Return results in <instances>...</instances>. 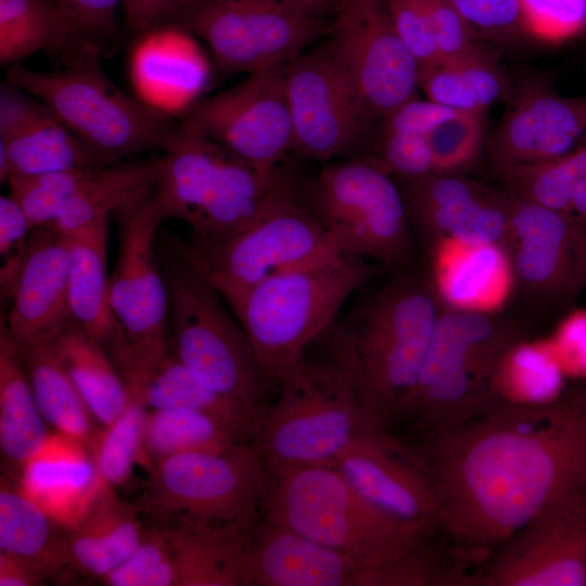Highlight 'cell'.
I'll list each match as a JSON object with an SVG mask.
<instances>
[{
  "label": "cell",
  "mask_w": 586,
  "mask_h": 586,
  "mask_svg": "<svg viewBox=\"0 0 586 586\" xmlns=\"http://www.w3.org/2000/svg\"><path fill=\"white\" fill-rule=\"evenodd\" d=\"M395 29L413 59L424 69L441 60L423 0H386Z\"/></svg>",
  "instance_id": "681fc988"
},
{
  "label": "cell",
  "mask_w": 586,
  "mask_h": 586,
  "mask_svg": "<svg viewBox=\"0 0 586 586\" xmlns=\"http://www.w3.org/2000/svg\"><path fill=\"white\" fill-rule=\"evenodd\" d=\"M21 491L64 527L72 526L104 483L89 447L52 430L25 462L16 481Z\"/></svg>",
  "instance_id": "cb8c5ba5"
},
{
  "label": "cell",
  "mask_w": 586,
  "mask_h": 586,
  "mask_svg": "<svg viewBox=\"0 0 586 586\" xmlns=\"http://www.w3.org/2000/svg\"><path fill=\"white\" fill-rule=\"evenodd\" d=\"M352 557L258 519L240 563V586H356Z\"/></svg>",
  "instance_id": "603a6c76"
},
{
  "label": "cell",
  "mask_w": 586,
  "mask_h": 586,
  "mask_svg": "<svg viewBox=\"0 0 586 586\" xmlns=\"http://www.w3.org/2000/svg\"><path fill=\"white\" fill-rule=\"evenodd\" d=\"M426 98L460 113H483L502 99L508 82L497 56L482 41L467 53L421 71Z\"/></svg>",
  "instance_id": "836d02e7"
},
{
  "label": "cell",
  "mask_w": 586,
  "mask_h": 586,
  "mask_svg": "<svg viewBox=\"0 0 586 586\" xmlns=\"http://www.w3.org/2000/svg\"><path fill=\"white\" fill-rule=\"evenodd\" d=\"M285 64L247 74L195 103L182 118L243 161L262 169L278 167L293 143Z\"/></svg>",
  "instance_id": "2e32d148"
},
{
  "label": "cell",
  "mask_w": 586,
  "mask_h": 586,
  "mask_svg": "<svg viewBox=\"0 0 586 586\" xmlns=\"http://www.w3.org/2000/svg\"><path fill=\"white\" fill-rule=\"evenodd\" d=\"M52 430L42 418L11 339L0 336V451L4 475L17 481L25 462Z\"/></svg>",
  "instance_id": "1f68e13d"
},
{
  "label": "cell",
  "mask_w": 586,
  "mask_h": 586,
  "mask_svg": "<svg viewBox=\"0 0 586 586\" xmlns=\"http://www.w3.org/2000/svg\"><path fill=\"white\" fill-rule=\"evenodd\" d=\"M101 50L94 44L81 46L64 67L53 72L15 64L9 67L5 81L44 103L100 167L139 153L163 151L180 122L111 81L100 64Z\"/></svg>",
  "instance_id": "5b68a950"
},
{
  "label": "cell",
  "mask_w": 586,
  "mask_h": 586,
  "mask_svg": "<svg viewBox=\"0 0 586 586\" xmlns=\"http://www.w3.org/2000/svg\"><path fill=\"white\" fill-rule=\"evenodd\" d=\"M226 151L181 118L158 156L154 183L166 219H180L191 226L213 191Z\"/></svg>",
  "instance_id": "83f0119b"
},
{
  "label": "cell",
  "mask_w": 586,
  "mask_h": 586,
  "mask_svg": "<svg viewBox=\"0 0 586 586\" xmlns=\"http://www.w3.org/2000/svg\"><path fill=\"white\" fill-rule=\"evenodd\" d=\"M170 24L203 39L225 74L286 63L331 26L271 0H193Z\"/></svg>",
  "instance_id": "4fadbf2b"
},
{
  "label": "cell",
  "mask_w": 586,
  "mask_h": 586,
  "mask_svg": "<svg viewBox=\"0 0 586 586\" xmlns=\"http://www.w3.org/2000/svg\"><path fill=\"white\" fill-rule=\"evenodd\" d=\"M525 37L551 46L586 33V0H519Z\"/></svg>",
  "instance_id": "f6af8a7d"
},
{
  "label": "cell",
  "mask_w": 586,
  "mask_h": 586,
  "mask_svg": "<svg viewBox=\"0 0 586 586\" xmlns=\"http://www.w3.org/2000/svg\"><path fill=\"white\" fill-rule=\"evenodd\" d=\"M482 41L510 43L525 37L519 0H446Z\"/></svg>",
  "instance_id": "7dc6e473"
},
{
  "label": "cell",
  "mask_w": 586,
  "mask_h": 586,
  "mask_svg": "<svg viewBox=\"0 0 586 586\" xmlns=\"http://www.w3.org/2000/svg\"><path fill=\"white\" fill-rule=\"evenodd\" d=\"M438 528L475 571L548 509L586 491V380L540 404L497 403L411 446Z\"/></svg>",
  "instance_id": "6da1fadb"
},
{
  "label": "cell",
  "mask_w": 586,
  "mask_h": 586,
  "mask_svg": "<svg viewBox=\"0 0 586 586\" xmlns=\"http://www.w3.org/2000/svg\"><path fill=\"white\" fill-rule=\"evenodd\" d=\"M477 586H586V491L543 512L476 570Z\"/></svg>",
  "instance_id": "ac0fdd59"
},
{
  "label": "cell",
  "mask_w": 586,
  "mask_h": 586,
  "mask_svg": "<svg viewBox=\"0 0 586 586\" xmlns=\"http://www.w3.org/2000/svg\"><path fill=\"white\" fill-rule=\"evenodd\" d=\"M388 175L411 178L435 171L426 136L382 131L373 161Z\"/></svg>",
  "instance_id": "c3c4849f"
},
{
  "label": "cell",
  "mask_w": 586,
  "mask_h": 586,
  "mask_svg": "<svg viewBox=\"0 0 586 586\" xmlns=\"http://www.w3.org/2000/svg\"><path fill=\"white\" fill-rule=\"evenodd\" d=\"M193 0H122L125 22L131 33L142 35L170 24L173 18Z\"/></svg>",
  "instance_id": "9f6ffc18"
},
{
  "label": "cell",
  "mask_w": 586,
  "mask_h": 586,
  "mask_svg": "<svg viewBox=\"0 0 586 586\" xmlns=\"http://www.w3.org/2000/svg\"><path fill=\"white\" fill-rule=\"evenodd\" d=\"M68 17L77 47L102 43L114 31L122 0H55ZM73 42V43H74Z\"/></svg>",
  "instance_id": "f907efd6"
},
{
  "label": "cell",
  "mask_w": 586,
  "mask_h": 586,
  "mask_svg": "<svg viewBox=\"0 0 586 586\" xmlns=\"http://www.w3.org/2000/svg\"><path fill=\"white\" fill-rule=\"evenodd\" d=\"M549 341L565 377L586 380V308L570 313Z\"/></svg>",
  "instance_id": "db71d44e"
},
{
  "label": "cell",
  "mask_w": 586,
  "mask_h": 586,
  "mask_svg": "<svg viewBox=\"0 0 586 586\" xmlns=\"http://www.w3.org/2000/svg\"><path fill=\"white\" fill-rule=\"evenodd\" d=\"M586 136V97L563 98L544 84L520 88L486 141L501 179L572 151Z\"/></svg>",
  "instance_id": "ffe728a7"
},
{
  "label": "cell",
  "mask_w": 586,
  "mask_h": 586,
  "mask_svg": "<svg viewBox=\"0 0 586 586\" xmlns=\"http://www.w3.org/2000/svg\"><path fill=\"white\" fill-rule=\"evenodd\" d=\"M316 17L334 15L341 0H271Z\"/></svg>",
  "instance_id": "680465c9"
},
{
  "label": "cell",
  "mask_w": 586,
  "mask_h": 586,
  "mask_svg": "<svg viewBox=\"0 0 586 586\" xmlns=\"http://www.w3.org/2000/svg\"><path fill=\"white\" fill-rule=\"evenodd\" d=\"M133 396L148 409L184 408L201 412L239 443L252 442L267 410L211 388L170 348Z\"/></svg>",
  "instance_id": "f1b7e54d"
},
{
  "label": "cell",
  "mask_w": 586,
  "mask_h": 586,
  "mask_svg": "<svg viewBox=\"0 0 586 586\" xmlns=\"http://www.w3.org/2000/svg\"><path fill=\"white\" fill-rule=\"evenodd\" d=\"M345 479L386 514L438 528L433 486L410 445L387 430H366L333 461Z\"/></svg>",
  "instance_id": "44dd1931"
},
{
  "label": "cell",
  "mask_w": 586,
  "mask_h": 586,
  "mask_svg": "<svg viewBox=\"0 0 586 586\" xmlns=\"http://www.w3.org/2000/svg\"><path fill=\"white\" fill-rule=\"evenodd\" d=\"M444 309L434 284L398 275L329 330V356L354 381L371 430H387L416 386Z\"/></svg>",
  "instance_id": "7a4b0ae2"
},
{
  "label": "cell",
  "mask_w": 586,
  "mask_h": 586,
  "mask_svg": "<svg viewBox=\"0 0 586 586\" xmlns=\"http://www.w3.org/2000/svg\"><path fill=\"white\" fill-rule=\"evenodd\" d=\"M73 42L71 22L55 0H0L2 66L37 52L58 55Z\"/></svg>",
  "instance_id": "74e56055"
},
{
  "label": "cell",
  "mask_w": 586,
  "mask_h": 586,
  "mask_svg": "<svg viewBox=\"0 0 586 586\" xmlns=\"http://www.w3.org/2000/svg\"><path fill=\"white\" fill-rule=\"evenodd\" d=\"M186 249L231 310L260 281L341 252L297 191L237 232Z\"/></svg>",
  "instance_id": "7c38bea8"
},
{
  "label": "cell",
  "mask_w": 586,
  "mask_h": 586,
  "mask_svg": "<svg viewBox=\"0 0 586 586\" xmlns=\"http://www.w3.org/2000/svg\"><path fill=\"white\" fill-rule=\"evenodd\" d=\"M460 113L417 95L384 118V131L428 136L437 125Z\"/></svg>",
  "instance_id": "11a10c76"
},
{
  "label": "cell",
  "mask_w": 586,
  "mask_h": 586,
  "mask_svg": "<svg viewBox=\"0 0 586 586\" xmlns=\"http://www.w3.org/2000/svg\"><path fill=\"white\" fill-rule=\"evenodd\" d=\"M527 335L520 321L444 306L421 375L395 421L407 420L423 438L484 413L497 404L499 365Z\"/></svg>",
  "instance_id": "277c9868"
},
{
  "label": "cell",
  "mask_w": 586,
  "mask_h": 586,
  "mask_svg": "<svg viewBox=\"0 0 586 586\" xmlns=\"http://www.w3.org/2000/svg\"><path fill=\"white\" fill-rule=\"evenodd\" d=\"M412 230L433 242L502 246L508 232L507 192L454 171L399 178Z\"/></svg>",
  "instance_id": "d6986e66"
},
{
  "label": "cell",
  "mask_w": 586,
  "mask_h": 586,
  "mask_svg": "<svg viewBox=\"0 0 586 586\" xmlns=\"http://www.w3.org/2000/svg\"><path fill=\"white\" fill-rule=\"evenodd\" d=\"M169 302L170 349L203 383L266 410L272 387L252 344L186 244L157 246Z\"/></svg>",
  "instance_id": "52a82bcc"
},
{
  "label": "cell",
  "mask_w": 586,
  "mask_h": 586,
  "mask_svg": "<svg viewBox=\"0 0 586 586\" xmlns=\"http://www.w3.org/2000/svg\"><path fill=\"white\" fill-rule=\"evenodd\" d=\"M305 205L341 251L391 269L412 255V229L402 191L371 161L324 167L307 189Z\"/></svg>",
  "instance_id": "8fae6325"
},
{
  "label": "cell",
  "mask_w": 586,
  "mask_h": 586,
  "mask_svg": "<svg viewBox=\"0 0 586 586\" xmlns=\"http://www.w3.org/2000/svg\"><path fill=\"white\" fill-rule=\"evenodd\" d=\"M423 3L432 24L441 60L458 58L482 41L446 0H423Z\"/></svg>",
  "instance_id": "f5cc1de1"
},
{
  "label": "cell",
  "mask_w": 586,
  "mask_h": 586,
  "mask_svg": "<svg viewBox=\"0 0 586 586\" xmlns=\"http://www.w3.org/2000/svg\"><path fill=\"white\" fill-rule=\"evenodd\" d=\"M93 168L68 169L7 181L10 195L18 203L33 228L52 224Z\"/></svg>",
  "instance_id": "ee69618b"
},
{
  "label": "cell",
  "mask_w": 586,
  "mask_h": 586,
  "mask_svg": "<svg viewBox=\"0 0 586 586\" xmlns=\"http://www.w3.org/2000/svg\"><path fill=\"white\" fill-rule=\"evenodd\" d=\"M252 440L266 469L327 464L368 428L347 371L331 356L298 360L277 384Z\"/></svg>",
  "instance_id": "ba28073f"
},
{
  "label": "cell",
  "mask_w": 586,
  "mask_h": 586,
  "mask_svg": "<svg viewBox=\"0 0 586 586\" xmlns=\"http://www.w3.org/2000/svg\"><path fill=\"white\" fill-rule=\"evenodd\" d=\"M209 417L184 408L148 409L142 428L143 467L193 451L218 453L238 444Z\"/></svg>",
  "instance_id": "f35d334b"
},
{
  "label": "cell",
  "mask_w": 586,
  "mask_h": 586,
  "mask_svg": "<svg viewBox=\"0 0 586 586\" xmlns=\"http://www.w3.org/2000/svg\"><path fill=\"white\" fill-rule=\"evenodd\" d=\"M158 157L116 163L89 171L55 220L48 225L64 235L72 234L154 186Z\"/></svg>",
  "instance_id": "d590c367"
},
{
  "label": "cell",
  "mask_w": 586,
  "mask_h": 586,
  "mask_svg": "<svg viewBox=\"0 0 586 586\" xmlns=\"http://www.w3.org/2000/svg\"><path fill=\"white\" fill-rule=\"evenodd\" d=\"M356 586H477L475 571L438 533L392 563L366 568Z\"/></svg>",
  "instance_id": "ab89813d"
},
{
  "label": "cell",
  "mask_w": 586,
  "mask_h": 586,
  "mask_svg": "<svg viewBox=\"0 0 586 586\" xmlns=\"http://www.w3.org/2000/svg\"><path fill=\"white\" fill-rule=\"evenodd\" d=\"M40 579L25 564L13 557L0 552V586L42 585Z\"/></svg>",
  "instance_id": "6f0895ef"
},
{
  "label": "cell",
  "mask_w": 586,
  "mask_h": 586,
  "mask_svg": "<svg viewBox=\"0 0 586 586\" xmlns=\"http://www.w3.org/2000/svg\"><path fill=\"white\" fill-rule=\"evenodd\" d=\"M585 179L586 136L566 154L515 171L502 181L508 192L565 213L575 189Z\"/></svg>",
  "instance_id": "b9f144b4"
},
{
  "label": "cell",
  "mask_w": 586,
  "mask_h": 586,
  "mask_svg": "<svg viewBox=\"0 0 586 586\" xmlns=\"http://www.w3.org/2000/svg\"><path fill=\"white\" fill-rule=\"evenodd\" d=\"M68 272L66 235L48 225L33 228L8 293L11 307L4 330L13 343L49 341L74 320L68 301Z\"/></svg>",
  "instance_id": "7402d4cb"
},
{
  "label": "cell",
  "mask_w": 586,
  "mask_h": 586,
  "mask_svg": "<svg viewBox=\"0 0 586 586\" xmlns=\"http://www.w3.org/2000/svg\"><path fill=\"white\" fill-rule=\"evenodd\" d=\"M327 48L377 118L417 95L421 69L400 40L386 0H341Z\"/></svg>",
  "instance_id": "e0dca14e"
},
{
  "label": "cell",
  "mask_w": 586,
  "mask_h": 586,
  "mask_svg": "<svg viewBox=\"0 0 586 586\" xmlns=\"http://www.w3.org/2000/svg\"><path fill=\"white\" fill-rule=\"evenodd\" d=\"M256 522L152 523L165 537L174 586H240L242 555Z\"/></svg>",
  "instance_id": "4316f807"
},
{
  "label": "cell",
  "mask_w": 586,
  "mask_h": 586,
  "mask_svg": "<svg viewBox=\"0 0 586 586\" xmlns=\"http://www.w3.org/2000/svg\"><path fill=\"white\" fill-rule=\"evenodd\" d=\"M33 227L18 203L9 194L0 198L1 289L7 294L17 275Z\"/></svg>",
  "instance_id": "816d5d0a"
},
{
  "label": "cell",
  "mask_w": 586,
  "mask_h": 586,
  "mask_svg": "<svg viewBox=\"0 0 586 586\" xmlns=\"http://www.w3.org/2000/svg\"><path fill=\"white\" fill-rule=\"evenodd\" d=\"M565 213L586 227V179L575 189Z\"/></svg>",
  "instance_id": "91938a15"
},
{
  "label": "cell",
  "mask_w": 586,
  "mask_h": 586,
  "mask_svg": "<svg viewBox=\"0 0 586 586\" xmlns=\"http://www.w3.org/2000/svg\"><path fill=\"white\" fill-rule=\"evenodd\" d=\"M4 329V328H3ZM38 409L49 426L88 447L101 426L82 398L51 343H13Z\"/></svg>",
  "instance_id": "4dcf8cb0"
},
{
  "label": "cell",
  "mask_w": 586,
  "mask_h": 586,
  "mask_svg": "<svg viewBox=\"0 0 586 586\" xmlns=\"http://www.w3.org/2000/svg\"><path fill=\"white\" fill-rule=\"evenodd\" d=\"M143 532L136 505L103 483L84 513L67 527V569L101 581L131 556Z\"/></svg>",
  "instance_id": "484cf974"
},
{
  "label": "cell",
  "mask_w": 586,
  "mask_h": 586,
  "mask_svg": "<svg viewBox=\"0 0 586 586\" xmlns=\"http://www.w3.org/2000/svg\"><path fill=\"white\" fill-rule=\"evenodd\" d=\"M292 152L326 161L353 151L377 118L327 46L285 64Z\"/></svg>",
  "instance_id": "9a60e30c"
},
{
  "label": "cell",
  "mask_w": 586,
  "mask_h": 586,
  "mask_svg": "<svg viewBox=\"0 0 586 586\" xmlns=\"http://www.w3.org/2000/svg\"><path fill=\"white\" fill-rule=\"evenodd\" d=\"M483 113H457L428 136L435 171H454L470 165L484 140Z\"/></svg>",
  "instance_id": "bcb514c9"
},
{
  "label": "cell",
  "mask_w": 586,
  "mask_h": 586,
  "mask_svg": "<svg viewBox=\"0 0 586 586\" xmlns=\"http://www.w3.org/2000/svg\"><path fill=\"white\" fill-rule=\"evenodd\" d=\"M149 473L133 504L151 523L259 519L267 471L252 443L171 456Z\"/></svg>",
  "instance_id": "30bf717a"
},
{
  "label": "cell",
  "mask_w": 586,
  "mask_h": 586,
  "mask_svg": "<svg viewBox=\"0 0 586 586\" xmlns=\"http://www.w3.org/2000/svg\"><path fill=\"white\" fill-rule=\"evenodd\" d=\"M85 144L49 110L9 139L0 140V179L99 168Z\"/></svg>",
  "instance_id": "e575fe53"
},
{
  "label": "cell",
  "mask_w": 586,
  "mask_h": 586,
  "mask_svg": "<svg viewBox=\"0 0 586 586\" xmlns=\"http://www.w3.org/2000/svg\"><path fill=\"white\" fill-rule=\"evenodd\" d=\"M377 273L367 259L337 252L273 275L246 292L232 313L272 387L329 330L344 302Z\"/></svg>",
  "instance_id": "8992f818"
},
{
  "label": "cell",
  "mask_w": 586,
  "mask_h": 586,
  "mask_svg": "<svg viewBox=\"0 0 586 586\" xmlns=\"http://www.w3.org/2000/svg\"><path fill=\"white\" fill-rule=\"evenodd\" d=\"M506 192L501 249L518 289L540 305L573 307L586 289V227L564 212Z\"/></svg>",
  "instance_id": "5bb4252c"
},
{
  "label": "cell",
  "mask_w": 586,
  "mask_h": 586,
  "mask_svg": "<svg viewBox=\"0 0 586 586\" xmlns=\"http://www.w3.org/2000/svg\"><path fill=\"white\" fill-rule=\"evenodd\" d=\"M109 217L66 235L69 247L68 301L72 317L110 356L124 377L128 346L109 302L106 240Z\"/></svg>",
  "instance_id": "d4e9b609"
},
{
  "label": "cell",
  "mask_w": 586,
  "mask_h": 586,
  "mask_svg": "<svg viewBox=\"0 0 586 586\" xmlns=\"http://www.w3.org/2000/svg\"><path fill=\"white\" fill-rule=\"evenodd\" d=\"M266 471L263 520L343 552L365 569L392 563L440 533L386 514L333 466Z\"/></svg>",
  "instance_id": "3957f363"
},
{
  "label": "cell",
  "mask_w": 586,
  "mask_h": 586,
  "mask_svg": "<svg viewBox=\"0 0 586 586\" xmlns=\"http://www.w3.org/2000/svg\"><path fill=\"white\" fill-rule=\"evenodd\" d=\"M565 374L550 341L524 340L504 357L495 378L497 403L540 404L565 388Z\"/></svg>",
  "instance_id": "60d3db41"
},
{
  "label": "cell",
  "mask_w": 586,
  "mask_h": 586,
  "mask_svg": "<svg viewBox=\"0 0 586 586\" xmlns=\"http://www.w3.org/2000/svg\"><path fill=\"white\" fill-rule=\"evenodd\" d=\"M442 246L436 263L435 288L446 307L477 309L498 296L508 260L498 245H467L454 241Z\"/></svg>",
  "instance_id": "8d00e7d4"
},
{
  "label": "cell",
  "mask_w": 586,
  "mask_h": 586,
  "mask_svg": "<svg viewBox=\"0 0 586 586\" xmlns=\"http://www.w3.org/2000/svg\"><path fill=\"white\" fill-rule=\"evenodd\" d=\"M148 408L133 396L125 412L101 425L89 445L101 480L114 488L125 484L133 466H143L142 428Z\"/></svg>",
  "instance_id": "7bdbcfd3"
},
{
  "label": "cell",
  "mask_w": 586,
  "mask_h": 586,
  "mask_svg": "<svg viewBox=\"0 0 586 586\" xmlns=\"http://www.w3.org/2000/svg\"><path fill=\"white\" fill-rule=\"evenodd\" d=\"M51 343L100 425L119 418L133 395L106 352L74 320Z\"/></svg>",
  "instance_id": "d6a6232c"
},
{
  "label": "cell",
  "mask_w": 586,
  "mask_h": 586,
  "mask_svg": "<svg viewBox=\"0 0 586 586\" xmlns=\"http://www.w3.org/2000/svg\"><path fill=\"white\" fill-rule=\"evenodd\" d=\"M67 528L54 521L7 475L0 480V552L43 582L67 569Z\"/></svg>",
  "instance_id": "f546056e"
},
{
  "label": "cell",
  "mask_w": 586,
  "mask_h": 586,
  "mask_svg": "<svg viewBox=\"0 0 586 586\" xmlns=\"http://www.w3.org/2000/svg\"><path fill=\"white\" fill-rule=\"evenodd\" d=\"M111 217L117 227L118 255L109 277V302L127 340L124 379L137 394L170 348L168 292L156 244L166 218L154 186Z\"/></svg>",
  "instance_id": "9c48e42d"
}]
</instances>
